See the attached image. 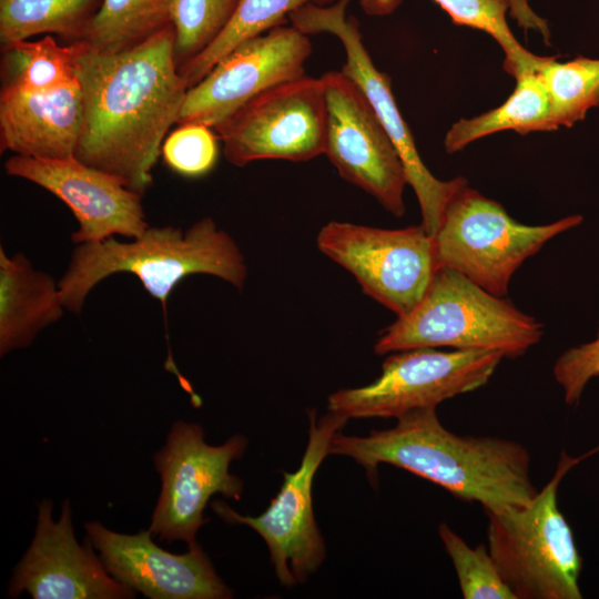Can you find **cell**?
<instances>
[{"label":"cell","instance_id":"1","mask_svg":"<svg viewBox=\"0 0 599 599\" xmlns=\"http://www.w3.org/2000/svg\"><path fill=\"white\" fill-rule=\"evenodd\" d=\"M174 41L172 23L120 53L81 43L77 61L82 125L74 158L140 194L152 184V169L187 92Z\"/></svg>","mask_w":599,"mask_h":599},{"label":"cell","instance_id":"2","mask_svg":"<svg viewBox=\"0 0 599 599\" xmlns=\"http://www.w3.org/2000/svg\"><path fill=\"white\" fill-rule=\"evenodd\" d=\"M396 419L394 427L364 437L337 432L328 455L353 458L370 483L377 480L378 465H393L458 499L478 502L485 511L525 506L538 494L530 454L520 443L453 433L439 422L436 407L414 409Z\"/></svg>","mask_w":599,"mask_h":599},{"label":"cell","instance_id":"3","mask_svg":"<svg viewBox=\"0 0 599 599\" xmlns=\"http://www.w3.org/2000/svg\"><path fill=\"white\" fill-rule=\"evenodd\" d=\"M116 273L135 275L160 301L166 323L169 295L184 277L213 275L241 290L247 266L234 238L211 217L196 221L186 231L173 225L149 226L130 242L112 236L77 244L58 282L65 309L81 312L91 290Z\"/></svg>","mask_w":599,"mask_h":599},{"label":"cell","instance_id":"4","mask_svg":"<svg viewBox=\"0 0 599 599\" xmlns=\"http://www.w3.org/2000/svg\"><path fill=\"white\" fill-rule=\"evenodd\" d=\"M544 335L534 316L480 287L464 274L439 267L418 304L377 338L378 355L415 348L488 351L515 358Z\"/></svg>","mask_w":599,"mask_h":599},{"label":"cell","instance_id":"5","mask_svg":"<svg viewBox=\"0 0 599 599\" xmlns=\"http://www.w3.org/2000/svg\"><path fill=\"white\" fill-rule=\"evenodd\" d=\"M597 450L561 451L552 477L528 504L485 511L488 551L517 599L582 598V560L557 495L569 470Z\"/></svg>","mask_w":599,"mask_h":599},{"label":"cell","instance_id":"6","mask_svg":"<svg viewBox=\"0 0 599 599\" xmlns=\"http://www.w3.org/2000/svg\"><path fill=\"white\" fill-rule=\"evenodd\" d=\"M582 221L581 215L573 214L544 225L522 224L500 203L466 183L451 196L433 236L437 265L455 270L504 297L514 273L527 258Z\"/></svg>","mask_w":599,"mask_h":599},{"label":"cell","instance_id":"7","mask_svg":"<svg viewBox=\"0 0 599 599\" xmlns=\"http://www.w3.org/2000/svg\"><path fill=\"white\" fill-rule=\"evenodd\" d=\"M501 353L415 348L390 353L370 384L329 395L328 412L349 418H398L474 392L488 383Z\"/></svg>","mask_w":599,"mask_h":599},{"label":"cell","instance_id":"8","mask_svg":"<svg viewBox=\"0 0 599 599\" xmlns=\"http://www.w3.org/2000/svg\"><path fill=\"white\" fill-rule=\"evenodd\" d=\"M349 1L337 0L327 6L307 3L290 13L288 20L307 35L329 33L339 40L346 55L341 71L359 85L393 141L403 161L408 184L418 200L422 225L434 236L451 196L468 182L464 176L441 181L420 159L414 136L395 101L389 77L375 67L364 45L357 19L346 17Z\"/></svg>","mask_w":599,"mask_h":599},{"label":"cell","instance_id":"9","mask_svg":"<svg viewBox=\"0 0 599 599\" xmlns=\"http://www.w3.org/2000/svg\"><path fill=\"white\" fill-rule=\"evenodd\" d=\"M316 244L397 317L413 311L438 270L434 237L422 224L390 230L332 221Z\"/></svg>","mask_w":599,"mask_h":599},{"label":"cell","instance_id":"10","mask_svg":"<svg viewBox=\"0 0 599 599\" xmlns=\"http://www.w3.org/2000/svg\"><path fill=\"white\" fill-rule=\"evenodd\" d=\"M225 160L244 166L260 160L305 162L325 152L323 78L303 75L247 101L213 128Z\"/></svg>","mask_w":599,"mask_h":599},{"label":"cell","instance_id":"11","mask_svg":"<svg viewBox=\"0 0 599 599\" xmlns=\"http://www.w3.org/2000/svg\"><path fill=\"white\" fill-rule=\"evenodd\" d=\"M308 416V441L301 466L294 473L283 471L281 489L263 514L243 516L221 500L211 505L226 522L246 525L264 539L276 577L284 587L305 581L325 558V542L313 511V479L328 455L333 436L348 420L333 412L317 420L314 409Z\"/></svg>","mask_w":599,"mask_h":599},{"label":"cell","instance_id":"12","mask_svg":"<svg viewBox=\"0 0 599 599\" xmlns=\"http://www.w3.org/2000/svg\"><path fill=\"white\" fill-rule=\"evenodd\" d=\"M247 440L242 435L231 437L221 446L204 441L201 426L177 420L166 444L153 459L162 487L149 530L160 540L195 541L200 527L209 521L203 511L215 494L240 499L242 480L231 475L230 464L245 451Z\"/></svg>","mask_w":599,"mask_h":599},{"label":"cell","instance_id":"13","mask_svg":"<svg viewBox=\"0 0 599 599\" xmlns=\"http://www.w3.org/2000/svg\"><path fill=\"white\" fill-rule=\"evenodd\" d=\"M326 97L325 152L339 176L395 216L405 213L403 161L359 85L342 71L322 75Z\"/></svg>","mask_w":599,"mask_h":599},{"label":"cell","instance_id":"14","mask_svg":"<svg viewBox=\"0 0 599 599\" xmlns=\"http://www.w3.org/2000/svg\"><path fill=\"white\" fill-rule=\"evenodd\" d=\"M311 53L308 35L292 24L242 42L187 90L175 124L213 129L265 90L305 75Z\"/></svg>","mask_w":599,"mask_h":599},{"label":"cell","instance_id":"15","mask_svg":"<svg viewBox=\"0 0 599 599\" xmlns=\"http://www.w3.org/2000/svg\"><path fill=\"white\" fill-rule=\"evenodd\" d=\"M8 175L32 182L60 199L72 211L79 229L74 244L121 235L135 238L150 226L142 194L116 177L73 159L49 160L13 155L4 163Z\"/></svg>","mask_w":599,"mask_h":599},{"label":"cell","instance_id":"16","mask_svg":"<svg viewBox=\"0 0 599 599\" xmlns=\"http://www.w3.org/2000/svg\"><path fill=\"white\" fill-rule=\"evenodd\" d=\"M22 591L34 599H123L135 595L106 571L89 540L85 546L77 541L69 500H64L59 520L53 521L49 499L39 504L34 537L9 583L10 597Z\"/></svg>","mask_w":599,"mask_h":599},{"label":"cell","instance_id":"17","mask_svg":"<svg viewBox=\"0 0 599 599\" xmlns=\"http://www.w3.org/2000/svg\"><path fill=\"white\" fill-rule=\"evenodd\" d=\"M88 540L106 571L119 582L151 599H226L231 589L221 580L197 545L183 555L159 547L150 530L135 535L85 524Z\"/></svg>","mask_w":599,"mask_h":599},{"label":"cell","instance_id":"18","mask_svg":"<svg viewBox=\"0 0 599 599\" xmlns=\"http://www.w3.org/2000/svg\"><path fill=\"white\" fill-rule=\"evenodd\" d=\"M81 125L79 83L37 93L1 88V152L37 159H73Z\"/></svg>","mask_w":599,"mask_h":599},{"label":"cell","instance_id":"19","mask_svg":"<svg viewBox=\"0 0 599 599\" xmlns=\"http://www.w3.org/2000/svg\"><path fill=\"white\" fill-rule=\"evenodd\" d=\"M65 307L58 282L33 267L23 253L0 247V355L27 347Z\"/></svg>","mask_w":599,"mask_h":599},{"label":"cell","instance_id":"20","mask_svg":"<svg viewBox=\"0 0 599 599\" xmlns=\"http://www.w3.org/2000/svg\"><path fill=\"white\" fill-rule=\"evenodd\" d=\"M509 98L499 106L470 119H459L447 131L444 148L455 153L468 144L501 131L519 134L558 130L549 94L536 68L516 79Z\"/></svg>","mask_w":599,"mask_h":599},{"label":"cell","instance_id":"21","mask_svg":"<svg viewBox=\"0 0 599 599\" xmlns=\"http://www.w3.org/2000/svg\"><path fill=\"white\" fill-rule=\"evenodd\" d=\"M1 88L28 93L48 92L79 83V42L59 43L47 34L37 41L1 45Z\"/></svg>","mask_w":599,"mask_h":599},{"label":"cell","instance_id":"22","mask_svg":"<svg viewBox=\"0 0 599 599\" xmlns=\"http://www.w3.org/2000/svg\"><path fill=\"white\" fill-rule=\"evenodd\" d=\"M103 0H0L1 45L38 34L81 41Z\"/></svg>","mask_w":599,"mask_h":599},{"label":"cell","instance_id":"23","mask_svg":"<svg viewBox=\"0 0 599 599\" xmlns=\"http://www.w3.org/2000/svg\"><path fill=\"white\" fill-rule=\"evenodd\" d=\"M175 0H103L79 41L98 53L131 50L172 24Z\"/></svg>","mask_w":599,"mask_h":599},{"label":"cell","instance_id":"24","mask_svg":"<svg viewBox=\"0 0 599 599\" xmlns=\"http://www.w3.org/2000/svg\"><path fill=\"white\" fill-rule=\"evenodd\" d=\"M457 26H465L488 33L504 52V69L514 79L532 70L542 57L524 48L512 34L506 14L509 0H433ZM403 0H359L365 14L385 17L392 14Z\"/></svg>","mask_w":599,"mask_h":599},{"label":"cell","instance_id":"25","mask_svg":"<svg viewBox=\"0 0 599 599\" xmlns=\"http://www.w3.org/2000/svg\"><path fill=\"white\" fill-rule=\"evenodd\" d=\"M337 0H241L222 33L181 71L187 90L197 84L227 53L242 42L286 24L296 9L315 3L327 6Z\"/></svg>","mask_w":599,"mask_h":599},{"label":"cell","instance_id":"26","mask_svg":"<svg viewBox=\"0 0 599 599\" xmlns=\"http://www.w3.org/2000/svg\"><path fill=\"white\" fill-rule=\"evenodd\" d=\"M536 70L549 94L558 129L571 128L599 105V59L576 57L560 62L542 57Z\"/></svg>","mask_w":599,"mask_h":599},{"label":"cell","instance_id":"27","mask_svg":"<svg viewBox=\"0 0 599 599\" xmlns=\"http://www.w3.org/2000/svg\"><path fill=\"white\" fill-rule=\"evenodd\" d=\"M241 0H175L174 60L179 72L225 29Z\"/></svg>","mask_w":599,"mask_h":599},{"label":"cell","instance_id":"28","mask_svg":"<svg viewBox=\"0 0 599 599\" xmlns=\"http://www.w3.org/2000/svg\"><path fill=\"white\" fill-rule=\"evenodd\" d=\"M438 534L454 565L464 599H517L485 545L470 547L445 522L439 525Z\"/></svg>","mask_w":599,"mask_h":599},{"label":"cell","instance_id":"29","mask_svg":"<svg viewBox=\"0 0 599 599\" xmlns=\"http://www.w3.org/2000/svg\"><path fill=\"white\" fill-rule=\"evenodd\" d=\"M217 135L207 125L185 123L169 134L161 153L165 164L185 177L210 173L219 159Z\"/></svg>","mask_w":599,"mask_h":599},{"label":"cell","instance_id":"30","mask_svg":"<svg viewBox=\"0 0 599 599\" xmlns=\"http://www.w3.org/2000/svg\"><path fill=\"white\" fill-rule=\"evenodd\" d=\"M552 374L565 403L577 405L589 382L599 376V329L592 341L565 351L556 359Z\"/></svg>","mask_w":599,"mask_h":599},{"label":"cell","instance_id":"31","mask_svg":"<svg viewBox=\"0 0 599 599\" xmlns=\"http://www.w3.org/2000/svg\"><path fill=\"white\" fill-rule=\"evenodd\" d=\"M509 14L525 30L538 32L546 44H550V28L546 19L538 16L529 6L528 0H509Z\"/></svg>","mask_w":599,"mask_h":599}]
</instances>
